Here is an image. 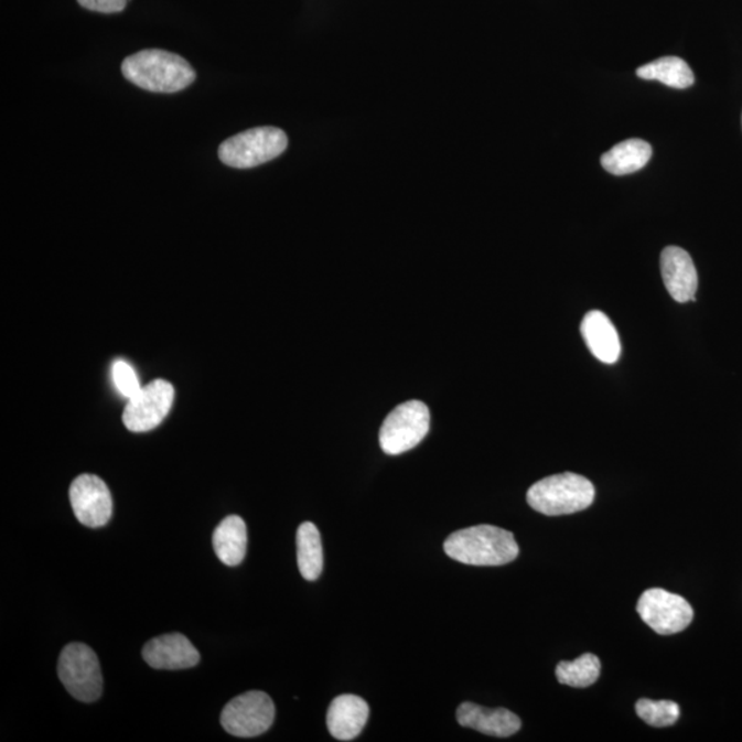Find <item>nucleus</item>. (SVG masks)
I'll return each mask as SVG.
<instances>
[{
    "label": "nucleus",
    "mask_w": 742,
    "mask_h": 742,
    "mask_svg": "<svg viewBox=\"0 0 742 742\" xmlns=\"http://www.w3.org/2000/svg\"><path fill=\"white\" fill-rule=\"evenodd\" d=\"M370 710L359 696L343 695L332 701L327 711V729L338 741H353L366 727Z\"/></svg>",
    "instance_id": "14"
},
{
    "label": "nucleus",
    "mask_w": 742,
    "mask_h": 742,
    "mask_svg": "<svg viewBox=\"0 0 742 742\" xmlns=\"http://www.w3.org/2000/svg\"><path fill=\"white\" fill-rule=\"evenodd\" d=\"M456 721L461 727L476 730V732L493 735V738H510L521 729L520 718L505 708L480 707L474 702H464L456 711Z\"/></svg>",
    "instance_id": "13"
},
{
    "label": "nucleus",
    "mask_w": 742,
    "mask_h": 742,
    "mask_svg": "<svg viewBox=\"0 0 742 742\" xmlns=\"http://www.w3.org/2000/svg\"><path fill=\"white\" fill-rule=\"evenodd\" d=\"M580 333L590 353L602 364H616L621 356V340L610 318L601 311H590L580 323Z\"/></svg>",
    "instance_id": "15"
},
{
    "label": "nucleus",
    "mask_w": 742,
    "mask_h": 742,
    "mask_svg": "<svg viewBox=\"0 0 742 742\" xmlns=\"http://www.w3.org/2000/svg\"><path fill=\"white\" fill-rule=\"evenodd\" d=\"M662 276L667 292L678 303L695 301L699 277L690 255L678 247H667L662 252Z\"/></svg>",
    "instance_id": "11"
},
{
    "label": "nucleus",
    "mask_w": 742,
    "mask_h": 742,
    "mask_svg": "<svg viewBox=\"0 0 742 742\" xmlns=\"http://www.w3.org/2000/svg\"><path fill=\"white\" fill-rule=\"evenodd\" d=\"M637 716L644 722L650 724L653 728L673 727L678 722L680 717V708L674 701H653L648 699H641L635 705Z\"/></svg>",
    "instance_id": "21"
},
{
    "label": "nucleus",
    "mask_w": 742,
    "mask_h": 742,
    "mask_svg": "<svg viewBox=\"0 0 742 742\" xmlns=\"http://www.w3.org/2000/svg\"><path fill=\"white\" fill-rule=\"evenodd\" d=\"M637 76L644 80H656L663 85L680 88H689L695 85L693 71L682 58L664 57L653 61L650 64L641 66Z\"/></svg>",
    "instance_id": "19"
},
{
    "label": "nucleus",
    "mask_w": 742,
    "mask_h": 742,
    "mask_svg": "<svg viewBox=\"0 0 742 742\" xmlns=\"http://www.w3.org/2000/svg\"><path fill=\"white\" fill-rule=\"evenodd\" d=\"M82 8L98 11V13H120L126 9L128 0H77Z\"/></svg>",
    "instance_id": "23"
},
{
    "label": "nucleus",
    "mask_w": 742,
    "mask_h": 742,
    "mask_svg": "<svg viewBox=\"0 0 742 742\" xmlns=\"http://www.w3.org/2000/svg\"><path fill=\"white\" fill-rule=\"evenodd\" d=\"M121 72L132 85L152 93L185 90L195 80V71L181 55L164 50H142L121 64Z\"/></svg>",
    "instance_id": "1"
},
{
    "label": "nucleus",
    "mask_w": 742,
    "mask_h": 742,
    "mask_svg": "<svg viewBox=\"0 0 742 742\" xmlns=\"http://www.w3.org/2000/svg\"><path fill=\"white\" fill-rule=\"evenodd\" d=\"M652 158V147L643 139H627L601 158L604 170L612 175H628L643 170Z\"/></svg>",
    "instance_id": "17"
},
{
    "label": "nucleus",
    "mask_w": 742,
    "mask_h": 742,
    "mask_svg": "<svg viewBox=\"0 0 742 742\" xmlns=\"http://www.w3.org/2000/svg\"><path fill=\"white\" fill-rule=\"evenodd\" d=\"M429 426L431 415L428 406L420 400L406 401L385 418L379 429V445L385 454H404L426 439Z\"/></svg>",
    "instance_id": "5"
},
{
    "label": "nucleus",
    "mask_w": 742,
    "mask_h": 742,
    "mask_svg": "<svg viewBox=\"0 0 742 742\" xmlns=\"http://www.w3.org/2000/svg\"><path fill=\"white\" fill-rule=\"evenodd\" d=\"M175 389L165 379H154L144 385L132 398L127 399L122 422L128 431H153L169 416L174 404Z\"/></svg>",
    "instance_id": "8"
},
{
    "label": "nucleus",
    "mask_w": 742,
    "mask_h": 742,
    "mask_svg": "<svg viewBox=\"0 0 742 742\" xmlns=\"http://www.w3.org/2000/svg\"><path fill=\"white\" fill-rule=\"evenodd\" d=\"M444 551L455 561L476 567L505 566L520 553L515 535L494 526L469 527L451 534Z\"/></svg>",
    "instance_id": "2"
},
{
    "label": "nucleus",
    "mask_w": 742,
    "mask_h": 742,
    "mask_svg": "<svg viewBox=\"0 0 742 742\" xmlns=\"http://www.w3.org/2000/svg\"><path fill=\"white\" fill-rule=\"evenodd\" d=\"M288 148V137L276 127H258L237 133L219 148V159L232 169H254L281 155Z\"/></svg>",
    "instance_id": "4"
},
{
    "label": "nucleus",
    "mask_w": 742,
    "mask_h": 742,
    "mask_svg": "<svg viewBox=\"0 0 742 742\" xmlns=\"http://www.w3.org/2000/svg\"><path fill=\"white\" fill-rule=\"evenodd\" d=\"M600 674L601 662L593 653H585L573 662H561L556 669L558 682L572 688H589L599 680Z\"/></svg>",
    "instance_id": "20"
},
{
    "label": "nucleus",
    "mask_w": 742,
    "mask_h": 742,
    "mask_svg": "<svg viewBox=\"0 0 742 742\" xmlns=\"http://www.w3.org/2000/svg\"><path fill=\"white\" fill-rule=\"evenodd\" d=\"M72 509L83 526L99 528L106 526L114 513L108 485L95 474H82L71 484Z\"/></svg>",
    "instance_id": "10"
},
{
    "label": "nucleus",
    "mask_w": 742,
    "mask_h": 742,
    "mask_svg": "<svg viewBox=\"0 0 742 742\" xmlns=\"http://www.w3.org/2000/svg\"><path fill=\"white\" fill-rule=\"evenodd\" d=\"M111 376H114L115 387L126 399L132 398L142 388L136 370L125 361L115 362L114 367H111Z\"/></svg>",
    "instance_id": "22"
},
{
    "label": "nucleus",
    "mask_w": 742,
    "mask_h": 742,
    "mask_svg": "<svg viewBox=\"0 0 742 742\" xmlns=\"http://www.w3.org/2000/svg\"><path fill=\"white\" fill-rule=\"evenodd\" d=\"M276 707L265 691H247L233 699L223 708V729L236 738H258L272 727Z\"/></svg>",
    "instance_id": "7"
},
{
    "label": "nucleus",
    "mask_w": 742,
    "mask_h": 742,
    "mask_svg": "<svg viewBox=\"0 0 742 742\" xmlns=\"http://www.w3.org/2000/svg\"><path fill=\"white\" fill-rule=\"evenodd\" d=\"M58 677L76 700L93 702L103 695V673L90 646L79 643L66 645L60 656Z\"/></svg>",
    "instance_id": "6"
},
{
    "label": "nucleus",
    "mask_w": 742,
    "mask_h": 742,
    "mask_svg": "<svg viewBox=\"0 0 742 742\" xmlns=\"http://www.w3.org/2000/svg\"><path fill=\"white\" fill-rule=\"evenodd\" d=\"M214 549L225 566L237 567L244 561L248 549V529L241 517L228 516L216 527Z\"/></svg>",
    "instance_id": "16"
},
{
    "label": "nucleus",
    "mask_w": 742,
    "mask_h": 742,
    "mask_svg": "<svg viewBox=\"0 0 742 742\" xmlns=\"http://www.w3.org/2000/svg\"><path fill=\"white\" fill-rule=\"evenodd\" d=\"M143 660L155 669H186L197 666L200 653L182 634H165L143 646Z\"/></svg>",
    "instance_id": "12"
},
{
    "label": "nucleus",
    "mask_w": 742,
    "mask_h": 742,
    "mask_svg": "<svg viewBox=\"0 0 742 742\" xmlns=\"http://www.w3.org/2000/svg\"><path fill=\"white\" fill-rule=\"evenodd\" d=\"M641 619L660 635L684 632L693 622L695 611L684 596L663 589L646 590L638 601Z\"/></svg>",
    "instance_id": "9"
},
{
    "label": "nucleus",
    "mask_w": 742,
    "mask_h": 742,
    "mask_svg": "<svg viewBox=\"0 0 742 742\" xmlns=\"http://www.w3.org/2000/svg\"><path fill=\"white\" fill-rule=\"evenodd\" d=\"M298 563L301 577L314 582L323 569V548L321 534L315 524L303 523L298 529Z\"/></svg>",
    "instance_id": "18"
},
{
    "label": "nucleus",
    "mask_w": 742,
    "mask_h": 742,
    "mask_svg": "<svg viewBox=\"0 0 742 742\" xmlns=\"http://www.w3.org/2000/svg\"><path fill=\"white\" fill-rule=\"evenodd\" d=\"M595 488L577 473H561L535 483L527 493L528 505L545 516L573 515L593 505Z\"/></svg>",
    "instance_id": "3"
}]
</instances>
